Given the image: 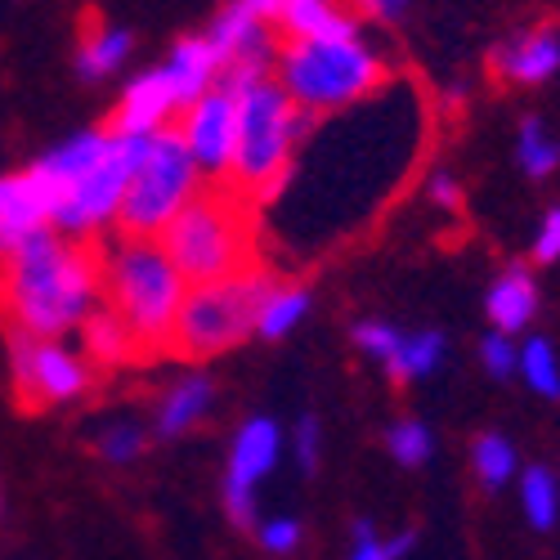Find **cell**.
<instances>
[{
    "label": "cell",
    "instance_id": "cell-1",
    "mask_svg": "<svg viewBox=\"0 0 560 560\" xmlns=\"http://www.w3.org/2000/svg\"><path fill=\"white\" fill-rule=\"evenodd\" d=\"M100 256L50 229L36 233L10 260H0V318H5V328H19L36 341H55L85 323V314L100 301Z\"/></svg>",
    "mask_w": 560,
    "mask_h": 560
},
{
    "label": "cell",
    "instance_id": "cell-2",
    "mask_svg": "<svg viewBox=\"0 0 560 560\" xmlns=\"http://www.w3.org/2000/svg\"><path fill=\"white\" fill-rule=\"evenodd\" d=\"M104 288H108V310L130 328L139 359L171 354L179 305L189 296V283L179 278L162 243H130L121 238L113 256L104 260Z\"/></svg>",
    "mask_w": 560,
    "mask_h": 560
},
{
    "label": "cell",
    "instance_id": "cell-3",
    "mask_svg": "<svg viewBox=\"0 0 560 560\" xmlns=\"http://www.w3.org/2000/svg\"><path fill=\"white\" fill-rule=\"evenodd\" d=\"M252 247H256L252 198L238 189L198 194L162 233V252L171 256L184 283H194V288L247 273Z\"/></svg>",
    "mask_w": 560,
    "mask_h": 560
},
{
    "label": "cell",
    "instance_id": "cell-4",
    "mask_svg": "<svg viewBox=\"0 0 560 560\" xmlns=\"http://www.w3.org/2000/svg\"><path fill=\"white\" fill-rule=\"evenodd\" d=\"M314 113L296 108L283 85L260 81L247 95H238V153H233V189L256 194L260 202H273L278 189L292 179V149L310 135Z\"/></svg>",
    "mask_w": 560,
    "mask_h": 560
},
{
    "label": "cell",
    "instance_id": "cell-5",
    "mask_svg": "<svg viewBox=\"0 0 560 560\" xmlns=\"http://www.w3.org/2000/svg\"><path fill=\"white\" fill-rule=\"evenodd\" d=\"M386 81V63L354 40H292L278 55V85L305 113H332L368 100Z\"/></svg>",
    "mask_w": 560,
    "mask_h": 560
},
{
    "label": "cell",
    "instance_id": "cell-6",
    "mask_svg": "<svg viewBox=\"0 0 560 560\" xmlns=\"http://www.w3.org/2000/svg\"><path fill=\"white\" fill-rule=\"evenodd\" d=\"M273 288L278 283L265 269H247V273L220 278V283L189 288V296H184V305H179L171 354H179V359H215V354H224L233 346H243L256 332L260 305L269 301Z\"/></svg>",
    "mask_w": 560,
    "mask_h": 560
},
{
    "label": "cell",
    "instance_id": "cell-7",
    "mask_svg": "<svg viewBox=\"0 0 560 560\" xmlns=\"http://www.w3.org/2000/svg\"><path fill=\"white\" fill-rule=\"evenodd\" d=\"M202 171L194 166L189 149H184L179 130H158L149 139L144 162L135 166L130 189L117 211V229L130 243H158L171 229V220L198 198Z\"/></svg>",
    "mask_w": 560,
    "mask_h": 560
},
{
    "label": "cell",
    "instance_id": "cell-8",
    "mask_svg": "<svg viewBox=\"0 0 560 560\" xmlns=\"http://www.w3.org/2000/svg\"><path fill=\"white\" fill-rule=\"evenodd\" d=\"M149 139L153 135H113L108 153L81 179L68 184V189L59 194V202H55V220H50V229H59V238L77 243V238H90V233L104 229V224H117L121 198L130 189L135 166L144 162V153H149Z\"/></svg>",
    "mask_w": 560,
    "mask_h": 560
},
{
    "label": "cell",
    "instance_id": "cell-9",
    "mask_svg": "<svg viewBox=\"0 0 560 560\" xmlns=\"http://www.w3.org/2000/svg\"><path fill=\"white\" fill-rule=\"evenodd\" d=\"M10 372H14V395L23 408L36 404H63L85 395L90 386V363L59 341H36L19 328H10Z\"/></svg>",
    "mask_w": 560,
    "mask_h": 560
},
{
    "label": "cell",
    "instance_id": "cell-10",
    "mask_svg": "<svg viewBox=\"0 0 560 560\" xmlns=\"http://www.w3.org/2000/svg\"><path fill=\"white\" fill-rule=\"evenodd\" d=\"M207 40L215 45V55L224 63L220 68V90H229L233 100L247 95L252 85L269 81L265 72H269V59H273V36L252 10L238 5V0H229V5L215 14Z\"/></svg>",
    "mask_w": 560,
    "mask_h": 560
},
{
    "label": "cell",
    "instance_id": "cell-11",
    "mask_svg": "<svg viewBox=\"0 0 560 560\" xmlns=\"http://www.w3.org/2000/svg\"><path fill=\"white\" fill-rule=\"evenodd\" d=\"M278 448H283V431H278L273 417H247L233 435L224 466V511L238 529L256 525V485L273 471Z\"/></svg>",
    "mask_w": 560,
    "mask_h": 560
},
{
    "label": "cell",
    "instance_id": "cell-12",
    "mask_svg": "<svg viewBox=\"0 0 560 560\" xmlns=\"http://www.w3.org/2000/svg\"><path fill=\"white\" fill-rule=\"evenodd\" d=\"M179 135L202 175H215V179L233 175V153H238V100L220 85L207 90V95L184 113Z\"/></svg>",
    "mask_w": 560,
    "mask_h": 560
},
{
    "label": "cell",
    "instance_id": "cell-13",
    "mask_svg": "<svg viewBox=\"0 0 560 560\" xmlns=\"http://www.w3.org/2000/svg\"><path fill=\"white\" fill-rule=\"evenodd\" d=\"M59 194L45 184L36 166L0 175V260H10L19 247H27L36 233H50Z\"/></svg>",
    "mask_w": 560,
    "mask_h": 560
},
{
    "label": "cell",
    "instance_id": "cell-14",
    "mask_svg": "<svg viewBox=\"0 0 560 560\" xmlns=\"http://www.w3.org/2000/svg\"><path fill=\"white\" fill-rule=\"evenodd\" d=\"M184 100L175 81L166 77V68H153V72H139L126 90H121V104L113 113V135H158L166 130L171 113H179Z\"/></svg>",
    "mask_w": 560,
    "mask_h": 560
},
{
    "label": "cell",
    "instance_id": "cell-15",
    "mask_svg": "<svg viewBox=\"0 0 560 560\" xmlns=\"http://www.w3.org/2000/svg\"><path fill=\"white\" fill-rule=\"evenodd\" d=\"M493 72L516 81V85H542L560 72V36L551 27H529L506 36L498 50H493Z\"/></svg>",
    "mask_w": 560,
    "mask_h": 560
},
{
    "label": "cell",
    "instance_id": "cell-16",
    "mask_svg": "<svg viewBox=\"0 0 560 560\" xmlns=\"http://www.w3.org/2000/svg\"><path fill=\"white\" fill-rule=\"evenodd\" d=\"M485 314L493 323V332H502V337L525 332L529 323H534V314H538V283H534V273L525 265L502 269L493 283H489Z\"/></svg>",
    "mask_w": 560,
    "mask_h": 560
},
{
    "label": "cell",
    "instance_id": "cell-17",
    "mask_svg": "<svg viewBox=\"0 0 560 560\" xmlns=\"http://www.w3.org/2000/svg\"><path fill=\"white\" fill-rule=\"evenodd\" d=\"M166 68V77L175 81V90H179V100H184V108L189 104H198L207 90H211V81H220V55H215V45L207 40V36H184V40H175V50H171V59L162 63Z\"/></svg>",
    "mask_w": 560,
    "mask_h": 560
},
{
    "label": "cell",
    "instance_id": "cell-18",
    "mask_svg": "<svg viewBox=\"0 0 560 560\" xmlns=\"http://www.w3.org/2000/svg\"><path fill=\"white\" fill-rule=\"evenodd\" d=\"M278 23L292 32V40H354L359 36V23L350 19L341 0H288Z\"/></svg>",
    "mask_w": 560,
    "mask_h": 560
},
{
    "label": "cell",
    "instance_id": "cell-19",
    "mask_svg": "<svg viewBox=\"0 0 560 560\" xmlns=\"http://www.w3.org/2000/svg\"><path fill=\"white\" fill-rule=\"evenodd\" d=\"M211 404H215L211 377H202V372H194V377H179V382L166 390L162 408H158V435H162V440H179L184 431H194L202 417L211 412Z\"/></svg>",
    "mask_w": 560,
    "mask_h": 560
},
{
    "label": "cell",
    "instance_id": "cell-20",
    "mask_svg": "<svg viewBox=\"0 0 560 560\" xmlns=\"http://www.w3.org/2000/svg\"><path fill=\"white\" fill-rule=\"evenodd\" d=\"M108 130H81V135H72V139H63V144L55 149V153H45L40 162H32L40 175H45V184H50L55 194H63L72 179H81L90 166H95L104 153H108Z\"/></svg>",
    "mask_w": 560,
    "mask_h": 560
},
{
    "label": "cell",
    "instance_id": "cell-21",
    "mask_svg": "<svg viewBox=\"0 0 560 560\" xmlns=\"http://www.w3.org/2000/svg\"><path fill=\"white\" fill-rule=\"evenodd\" d=\"M81 350L85 359H95L104 368L113 363H126V359H139V346L130 337V328L113 314V310H90L85 323H81Z\"/></svg>",
    "mask_w": 560,
    "mask_h": 560
},
{
    "label": "cell",
    "instance_id": "cell-22",
    "mask_svg": "<svg viewBox=\"0 0 560 560\" xmlns=\"http://www.w3.org/2000/svg\"><path fill=\"white\" fill-rule=\"evenodd\" d=\"M126 55H130V32H126V27L90 23V32H85L81 45H77V77H81V81H100V77L117 72Z\"/></svg>",
    "mask_w": 560,
    "mask_h": 560
},
{
    "label": "cell",
    "instance_id": "cell-23",
    "mask_svg": "<svg viewBox=\"0 0 560 560\" xmlns=\"http://www.w3.org/2000/svg\"><path fill=\"white\" fill-rule=\"evenodd\" d=\"M444 354H448V341L440 332H404V341H399L395 359L386 363V372H390V382H399V386L404 382H427L444 368Z\"/></svg>",
    "mask_w": 560,
    "mask_h": 560
},
{
    "label": "cell",
    "instance_id": "cell-24",
    "mask_svg": "<svg viewBox=\"0 0 560 560\" xmlns=\"http://www.w3.org/2000/svg\"><path fill=\"white\" fill-rule=\"evenodd\" d=\"M521 511L538 534L556 529V521H560V480H556L551 466H529V471H521Z\"/></svg>",
    "mask_w": 560,
    "mask_h": 560
},
{
    "label": "cell",
    "instance_id": "cell-25",
    "mask_svg": "<svg viewBox=\"0 0 560 560\" xmlns=\"http://www.w3.org/2000/svg\"><path fill=\"white\" fill-rule=\"evenodd\" d=\"M471 466H476V480L485 489H502V485L516 480V471H521L516 444H511L506 435H498V431H485L476 440V448H471Z\"/></svg>",
    "mask_w": 560,
    "mask_h": 560
},
{
    "label": "cell",
    "instance_id": "cell-26",
    "mask_svg": "<svg viewBox=\"0 0 560 560\" xmlns=\"http://www.w3.org/2000/svg\"><path fill=\"white\" fill-rule=\"evenodd\" d=\"M305 314H310V292H305V288H273L269 301L260 305L256 332H260L265 341H278V337H288L292 328H301Z\"/></svg>",
    "mask_w": 560,
    "mask_h": 560
},
{
    "label": "cell",
    "instance_id": "cell-27",
    "mask_svg": "<svg viewBox=\"0 0 560 560\" xmlns=\"http://www.w3.org/2000/svg\"><path fill=\"white\" fill-rule=\"evenodd\" d=\"M516 372L525 377V386L542 399H560V354L547 337H529L521 346V359H516Z\"/></svg>",
    "mask_w": 560,
    "mask_h": 560
},
{
    "label": "cell",
    "instance_id": "cell-28",
    "mask_svg": "<svg viewBox=\"0 0 560 560\" xmlns=\"http://www.w3.org/2000/svg\"><path fill=\"white\" fill-rule=\"evenodd\" d=\"M516 158H521V171L534 175V179H542V175H551L560 166V144L547 135V126L538 117L521 121V130H516Z\"/></svg>",
    "mask_w": 560,
    "mask_h": 560
},
{
    "label": "cell",
    "instance_id": "cell-29",
    "mask_svg": "<svg viewBox=\"0 0 560 560\" xmlns=\"http://www.w3.org/2000/svg\"><path fill=\"white\" fill-rule=\"evenodd\" d=\"M386 453L399 466H427L435 453V435L427 422H417V417H399V422L386 431Z\"/></svg>",
    "mask_w": 560,
    "mask_h": 560
},
{
    "label": "cell",
    "instance_id": "cell-30",
    "mask_svg": "<svg viewBox=\"0 0 560 560\" xmlns=\"http://www.w3.org/2000/svg\"><path fill=\"white\" fill-rule=\"evenodd\" d=\"M412 534H395V538H382L372 521H354L350 529V560H404L412 551Z\"/></svg>",
    "mask_w": 560,
    "mask_h": 560
},
{
    "label": "cell",
    "instance_id": "cell-31",
    "mask_svg": "<svg viewBox=\"0 0 560 560\" xmlns=\"http://www.w3.org/2000/svg\"><path fill=\"white\" fill-rule=\"evenodd\" d=\"M95 453L104 462H135L139 453H144V427H135V422H108L95 440Z\"/></svg>",
    "mask_w": 560,
    "mask_h": 560
},
{
    "label": "cell",
    "instance_id": "cell-32",
    "mask_svg": "<svg viewBox=\"0 0 560 560\" xmlns=\"http://www.w3.org/2000/svg\"><path fill=\"white\" fill-rule=\"evenodd\" d=\"M399 341H404V332L390 328V323H377V318H368V323H359V328H354V346H359L368 359H377L382 368L395 359Z\"/></svg>",
    "mask_w": 560,
    "mask_h": 560
},
{
    "label": "cell",
    "instance_id": "cell-33",
    "mask_svg": "<svg viewBox=\"0 0 560 560\" xmlns=\"http://www.w3.org/2000/svg\"><path fill=\"white\" fill-rule=\"evenodd\" d=\"M292 453H296V466H301L305 476L318 471V462H323V427H318L314 412H305L301 422H296V431H292Z\"/></svg>",
    "mask_w": 560,
    "mask_h": 560
},
{
    "label": "cell",
    "instance_id": "cell-34",
    "mask_svg": "<svg viewBox=\"0 0 560 560\" xmlns=\"http://www.w3.org/2000/svg\"><path fill=\"white\" fill-rule=\"evenodd\" d=\"M256 538H260V547L269 556H292L301 547V521L296 516H273V521H265L256 529Z\"/></svg>",
    "mask_w": 560,
    "mask_h": 560
},
{
    "label": "cell",
    "instance_id": "cell-35",
    "mask_svg": "<svg viewBox=\"0 0 560 560\" xmlns=\"http://www.w3.org/2000/svg\"><path fill=\"white\" fill-rule=\"evenodd\" d=\"M516 359H521V346L502 332H489L480 341V363H485L489 377H511V372H516Z\"/></svg>",
    "mask_w": 560,
    "mask_h": 560
},
{
    "label": "cell",
    "instance_id": "cell-36",
    "mask_svg": "<svg viewBox=\"0 0 560 560\" xmlns=\"http://www.w3.org/2000/svg\"><path fill=\"white\" fill-rule=\"evenodd\" d=\"M534 260L538 265H556L560 260V202L542 215V224L534 233Z\"/></svg>",
    "mask_w": 560,
    "mask_h": 560
},
{
    "label": "cell",
    "instance_id": "cell-37",
    "mask_svg": "<svg viewBox=\"0 0 560 560\" xmlns=\"http://www.w3.org/2000/svg\"><path fill=\"white\" fill-rule=\"evenodd\" d=\"M431 202L444 207V211H457V207H462V184H457L448 171H435V175H431Z\"/></svg>",
    "mask_w": 560,
    "mask_h": 560
},
{
    "label": "cell",
    "instance_id": "cell-38",
    "mask_svg": "<svg viewBox=\"0 0 560 560\" xmlns=\"http://www.w3.org/2000/svg\"><path fill=\"white\" fill-rule=\"evenodd\" d=\"M359 5H363L372 19H382V23H399L404 10H408V0H359Z\"/></svg>",
    "mask_w": 560,
    "mask_h": 560
},
{
    "label": "cell",
    "instance_id": "cell-39",
    "mask_svg": "<svg viewBox=\"0 0 560 560\" xmlns=\"http://www.w3.org/2000/svg\"><path fill=\"white\" fill-rule=\"evenodd\" d=\"M243 10H252L260 23H278L283 19V10H288V0H238Z\"/></svg>",
    "mask_w": 560,
    "mask_h": 560
}]
</instances>
